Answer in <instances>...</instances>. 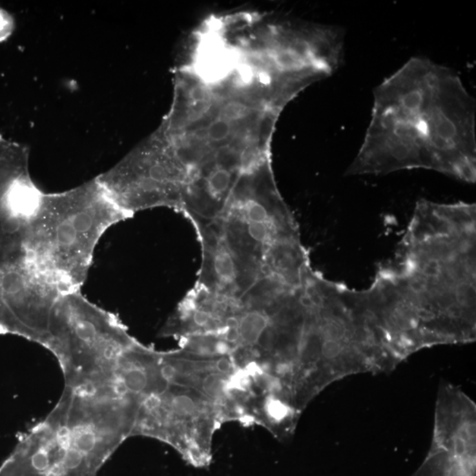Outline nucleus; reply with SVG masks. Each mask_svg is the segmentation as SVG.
Wrapping results in <instances>:
<instances>
[{
    "label": "nucleus",
    "mask_w": 476,
    "mask_h": 476,
    "mask_svg": "<svg viewBox=\"0 0 476 476\" xmlns=\"http://www.w3.org/2000/svg\"><path fill=\"white\" fill-rule=\"evenodd\" d=\"M412 169L476 180L475 101L456 72L422 58L375 90L370 125L346 175Z\"/></svg>",
    "instance_id": "f257e3e1"
},
{
    "label": "nucleus",
    "mask_w": 476,
    "mask_h": 476,
    "mask_svg": "<svg viewBox=\"0 0 476 476\" xmlns=\"http://www.w3.org/2000/svg\"><path fill=\"white\" fill-rule=\"evenodd\" d=\"M475 204L416 203L395 256L378 270L421 349L476 338Z\"/></svg>",
    "instance_id": "f03ea898"
},
{
    "label": "nucleus",
    "mask_w": 476,
    "mask_h": 476,
    "mask_svg": "<svg viewBox=\"0 0 476 476\" xmlns=\"http://www.w3.org/2000/svg\"><path fill=\"white\" fill-rule=\"evenodd\" d=\"M132 216L96 178L70 191L43 194L39 211L25 227V247L63 293L79 291L104 233Z\"/></svg>",
    "instance_id": "7ed1b4c3"
},
{
    "label": "nucleus",
    "mask_w": 476,
    "mask_h": 476,
    "mask_svg": "<svg viewBox=\"0 0 476 476\" xmlns=\"http://www.w3.org/2000/svg\"><path fill=\"white\" fill-rule=\"evenodd\" d=\"M61 408L52 421L41 425L24 439L10 459L0 468V476H96L112 455L94 428Z\"/></svg>",
    "instance_id": "20e7f679"
},
{
    "label": "nucleus",
    "mask_w": 476,
    "mask_h": 476,
    "mask_svg": "<svg viewBox=\"0 0 476 476\" xmlns=\"http://www.w3.org/2000/svg\"><path fill=\"white\" fill-rule=\"evenodd\" d=\"M433 440L411 476H476V406L458 386L438 389Z\"/></svg>",
    "instance_id": "39448f33"
},
{
    "label": "nucleus",
    "mask_w": 476,
    "mask_h": 476,
    "mask_svg": "<svg viewBox=\"0 0 476 476\" xmlns=\"http://www.w3.org/2000/svg\"><path fill=\"white\" fill-rule=\"evenodd\" d=\"M232 124L222 118H217L207 125L205 136L213 143H220L231 136Z\"/></svg>",
    "instance_id": "423d86ee"
},
{
    "label": "nucleus",
    "mask_w": 476,
    "mask_h": 476,
    "mask_svg": "<svg viewBox=\"0 0 476 476\" xmlns=\"http://www.w3.org/2000/svg\"><path fill=\"white\" fill-rule=\"evenodd\" d=\"M250 110L245 104L238 102H232L225 104L220 112L219 118L225 119L230 123L241 121L247 116Z\"/></svg>",
    "instance_id": "0eeeda50"
},
{
    "label": "nucleus",
    "mask_w": 476,
    "mask_h": 476,
    "mask_svg": "<svg viewBox=\"0 0 476 476\" xmlns=\"http://www.w3.org/2000/svg\"><path fill=\"white\" fill-rule=\"evenodd\" d=\"M14 28V19L4 9L0 8V42L11 36Z\"/></svg>",
    "instance_id": "6e6552de"
}]
</instances>
